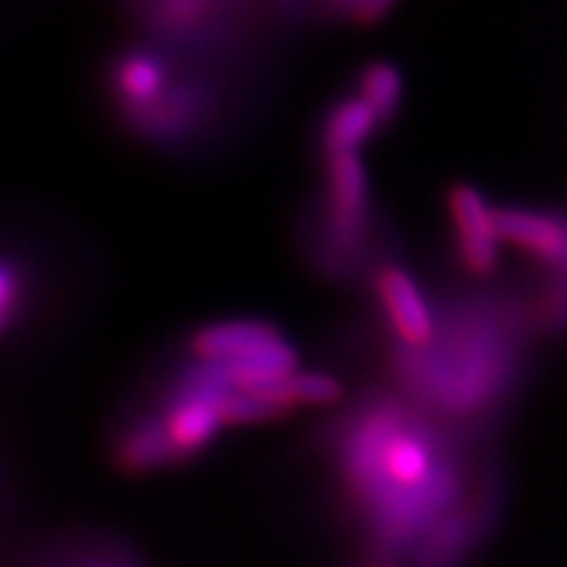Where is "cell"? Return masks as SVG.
I'll list each match as a JSON object with an SVG mask.
<instances>
[{
  "instance_id": "10",
  "label": "cell",
  "mask_w": 567,
  "mask_h": 567,
  "mask_svg": "<svg viewBox=\"0 0 567 567\" xmlns=\"http://www.w3.org/2000/svg\"><path fill=\"white\" fill-rule=\"evenodd\" d=\"M381 132L384 130H381L371 109L352 90H347L318 113L313 137L318 161L337 158V155H358Z\"/></svg>"
},
{
  "instance_id": "7",
  "label": "cell",
  "mask_w": 567,
  "mask_h": 567,
  "mask_svg": "<svg viewBox=\"0 0 567 567\" xmlns=\"http://www.w3.org/2000/svg\"><path fill=\"white\" fill-rule=\"evenodd\" d=\"M502 245L526 255L547 276H567V210L496 205Z\"/></svg>"
},
{
  "instance_id": "4",
  "label": "cell",
  "mask_w": 567,
  "mask_h": 567,
  "mask_svg": "<svg viewBox=\"0 0 567 567\" xmlns=\"http://www.w3.org/2000/svg\"><path fill=\"white\" fill-rule=\"evenodd\" d=\"M229 109L226 84H218L203 71L174 63L151 101L126 113L116 124L142 147L161 153H189L210 145L226 124Z\"/></svg>"
},
{
  "instance_id": "6",
  "label": "cell",
  "mask_w": 567,
  "mask_h": 567,
  "mask_svg": "<svg viewBox=\"0 0 567 567\" xmlns=\"http://www.w3.org/2000/svg\"><path fill=\"white\" fill-rule=\"evenodd\" d=\"M496 205L478 187L457 182L446 189V218L457 266L473 279H488L499 271L502 237L496 229Z\"/></svg>"
},
{
  "instance_id": "1",
  "label": "cell",
  "mask_w": 567,
  "mask_h": 567,
  "mask_svg": "<svg viewBox=\"0 0 567 567\" xmlns=\"http://www.w3.org/2000/svg\"><path fill=\"white\" fill-rule=\"evenodd\" d=\"M337 502L368 557L396 563L465 496L457 434L413 402L368 389L321 431Z\"/></svg>"
},
{
  "instance_id": "5",
  "label": "cell",
  "mask_w": 567,
  "mask_h": 567,
  "mask_svg": "<svg viewBox=\"0 0 567 567\" xmlns=\"http://www.w3.org/2000/svg\"><path fill=\"white\" fill-rule=\"evenodd\" d=\"M365 284L389 342L410 350L431 344L436 334V305L402 260L384 252L373 264Z\"/></svg>"
},
{
  "instance_id": "13",
  "label": "cell",
  "mask_w": 567,
  "mask_h": 567,
  "mask_svg": "<svg viewBox=\"0 0 567 567\" xmlns=\"http://www.w3.org/2000/svg\"><path fill=\"white\" fill-rule=\"evenodd\" d=\"M354 95L363 101L375 118H379L381 130L396 124L400 118L402 103H405V82H402L400 69L389 61H371L358 69L354 82L350 87Z\"/></svg>"
},
{
  "instance_id": "14",
  "label": "cell",
  "mask_w": 567,
  "mask_h": 567,
  "mask_svg": "<svg viewBox=\"0 0 567 567\" xmlns=\"http://www.w3.org/2000/svg\"><path fill=\"white\" fill-rule=\"evenodd\" d=\"M40 567H147L124 544L109 538H76L61 544Z\"/></svg>"
},
{
  "instance_id": "2",
  "label": "cell",
  "mask_w": 567,
  "mask_h": 567,
  "mask_svg": "<svg viewBox=\"0 0 567 567\" xmlns=\"http://www.w3.org/2000/svg\"><path fill=\"white\" fill-rule=\"evenodd\" d=\"M526 310L492 295H460L436 305L429 347L386 344L394 392L444 425L476 423L507 400L520 373Z\"/></svg>"
},
{
  "instance_id": "16",
  "label": "cell",
  "mask_w": 567,
  "mask_h": 567,
  "mask_svg": "<svg viewBox=\"0 0 567 567\" xmlns=\"http://www.w3.org/2000/svg\"><path fill=\"white\" fill-rule=\"evenodd\" d=\"M354 567H396V563H386V559H375V557H368L365 563L354 565Z\"/></svg>"
},
{
  "instance_id": "9",
  "label": "cell",
  "mask_w": 567,
  "mask_h": 567,
  "mask_svg": "<svg viewBox=\"0 0 567 567\" xmlns=\"http://www.w3.org/2000/svg\"><path fill=\"white\" fill-rule=\"evenodd\" d=\"M287 342V334L266 318H226L197 326L184 339V358L200 363H237Z\"/></svg>"
},
{
  "instance_id": "3",
  "label": "cell",
  "mask_w": 567,
  "mask_h": 567,
  "mask_svg": "<svg viewBox=\"0 0 567 567\" xmlns=\"http://www.w3.org/2000/svg\"><path fill=\"white\" fill-rule=\"evenodd\" d=\"M297 245L326 281L352 287L368 279L381 247L371 179L360 155L321 161V184L313 203L300 213Z\"/></svg>"
},
{
  "instance_id": "11",
  "label": "cell",
  "mask_w": 567,
  "mask_h": 567,
  "mask_svg": "<svg viewBox=\"0 0 567 567\" xmlns=\"http://www.w3.org/2000/svg\"><path fill=\"white\" fill-rule=\"evenodd\" d=\"M484 526V496L465 494L413 549V567H457Z\"/></svg>"
},
{
  "instance_id": "8",
  "label": "cell",
  "mask_w": 567,
  "mask_h": 567,
  "mask_svg": "<svg viewBox=\"0 0 567 567\" xmlns=\"http://www.w3.org/2000/svg\"><path fill=\"white\" fill-rule=\"evenodd\" d=\"M109 457L124 476H151V473L182 467L161 417L147 405L130 408L122 421L113 425Z\"/></svg>"
},
{
  "instance_id": "12",
  "label": "cell",
  "mask_w": 567,
  "mask_h": 567,
  "mask_svg": "<svg viewBox=\"0 0 567 567\" xmlns=\"http://www.w3.org/2000/svg\"><path fill=\"white\" fill-rule=\"evenodd\" d=\"M40 300V276L30 255L0 247V342L17 337Z\"/></svg>"
},
{
  "instance_id": "15",
  "label": "cell",
  "mask_w": 567,
  "mask_h": 567,
  "mask_svg": "<svg viewBox=\"0 0 567 567\" xmlns=\"http://www.w3.org/2000/svg\"><path fill=\"white\" fill-rule=\"evenodd\" d=\"M326 3L339 17L358 21V24H371L392 9L394 0H326Z\"/></svg>"
}]
</instances>
